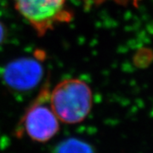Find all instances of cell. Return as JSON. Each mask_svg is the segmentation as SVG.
Returning a JSON list of instances; mask_svg holds the SVG:
<instances>
[{
	"label": "cell",
	"instance_id": "8992f818",
	"mask_svg": "<svg viewBox=\"0 0 153 153\" xmlns=\"http://www.w3.org/2000/svg\"><path fill=\"white\" fill-rule=\"evenodd\" d=\"M6 37V28L4 25L0 22V45L4 43Z\"/></svg>",
	"mask_w": 153,
	"mask_h": 153
},
{
	"label": "cell",
	"instance_id": "277c9868",
	"mask_svg": "<svg viewBox=\"0 0 153 153\" xmlns=\"http://www.w3.org/2000/svg\"><path fill=\"white\" fill-rule=\"evenodd\" d=\"M44 76V66L38 58L20 57L6 64L2 78L7 87L26 92L38 86Z\"/></svg>",
	"mask_w": 153,
	"mask_h": 153
},
{
	"label": "cell",
	"instance_id": "6da1fadb",
	"mask_svg": "<svg viewBox=\"0 0 153 153\" xmlns=\"http://www.w3.org/2000/svg\"><path fill=\"white\" fill-rule=\"evenodd\" d=\"M49 100L59 121L76 124L89 114L93 94L87 82L78 78H69L55 85L50 92Z\"/></svg>",
	"mask_w": 153,
	"mask_h": 153
},
{
	"label": "cell",
	"instance_id": "7a4b0ae2",
	"mask_svg": "<svg viewBox=\"0 0 153 153\" xmlns=\"http://www.w3.org/2000/svg\"><path fill=\"white\" fill-rule=\"evenodd\" d=\"M49 94L48 87L41 90L27 109L17 129L18 133L26 134L36 142H47L60 130L59 119L50 105Z\"/></svg>",
	"mask_w": 153,
	"mask_h": 153
},
{
	"label": "cell",
	"instance_id": "3957f363",
	"mask_svg": "<svg viewBox=\"0 0 153 153\" xmlns=\"http://www.w3.org/2000/svg\"><path fill=\"white\" fill-rule=\"evenodd\" d=\"M14 3L18 12L40 35L71 17L66 11V0H14Z\"/></svg>",
	"mask_w": 153,
	"mask_h": 153
},
{
	"label": "cell",
	"instance_id": "5b68a950",
	"mask_svg": "<svg viewBox=\"0 0 153 153\" xmlns=\"http://www.w3.org/2000/svg\"><path fill=\"white\" fill-rule=\"evenodd\" d=\"M51 153H95L93 146L77 138H68L53 148Z\"/></svg>",
	"mask_w": 153,
	"mask_h": 153
}]
</instances>
